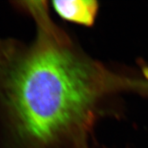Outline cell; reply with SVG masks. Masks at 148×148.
<instances>
[{"mask_svg": "<svg viewBox=\"0 0 148 148\" xmlns=\"http://www.w3.org/2000/svg\"><path fill=\"white\" fill-rule=\"evenodd\" d=\"M145 75H146V77H147V79H148V71H147L145 72ZM147 82L148 83V80H147ZM145 88H147V89H148V84L145 85Z\"/></svg>", "mask_w": 148, "mask_h": 148, "instance_id": "cell-3", "label": "cell"}, {"mask_svg": "<svg viewBox=\"0 0 148 148\" xmlns=\"http://www.w3.org/2000/svg\"><path fill=\"white\" fill-rule=\"evenodd\" d=\"M51 7L64 21L87 27L93 26L99 10L95 0H54Z\"/></svg>", "mask_w": 148, "mask_h": 148, "instance_id": "cell-2", "label": "cell"}, {"mask_svg": "<svg viewBox=\"0 0 148 148\" xmlns=\"http://www.w3.org/2000/svg\"><path fill=\"white\" fill-rule=\"evenodd\" d=\"M35 33L0 37V140L21 148H87L109 97L135 81L83 49L47 1H14Z\"/></svg>", "mask_w": 148, "mask_h": 148, "instance_id": "cell-1", "label": "cell"}]
</instances>
